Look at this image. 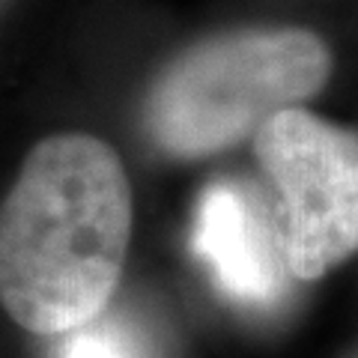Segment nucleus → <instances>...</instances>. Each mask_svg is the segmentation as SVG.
I'll return each mask as SVG.
<instances>
[{"mask_svg":"<svg viewBox=\"0 0 358 358\" xmlns=\"http://www.w3.org/2000/svg\"><path fill=\"white\" fill-rule=\"evenodd\" d=\"M131 239L117 150L84 131L42 138L0 203V305L30 334H66L110 305Z\"/></svg>","mask_w":358,"mask_h":358,"instance_id":"1","label":"nucleus"},{"mask_svg":"<svg viewBox=\"0 0 358 358\" xmlns=\"http://www.w3.org/2000/svg\"><path fill=\"white\" fill-rule=\"evenodd\" d=\"M329 72V45L310 30L218 33L164 66L143 120L159 150L200 159L248 138L278 110L317 96Z\"/></svg>","mask_w":358,"mask_h":358,"instance_id":"2","label":"nucleus"},{"mask_svg":"<svg viewBox=\"0 0 358 358\" xmlns=\"http://www.w3.org/2000/svg\"><path fill=\"white\" fill-rule=\"evenodd\" d=\"M272 185L287 272L317 281L358 251V131L305 108H284L254 131Z\"/></svg>","mask_w":358,"mask_h":358,"instance_id":"3","label":"nucleus"},{"mask_svg":"<svg viewBox=\"0 0 358 358\" xmlns=\"http://www.w3.org/2000/svg\"><path fill=\"white\" fill-rule=\"evenodd\" d=\"M194 251L215 284L242 305H275L289 275L272 203L254 185L218 179L206 185L194 212Z\"/></svg>","mask_w":358,"mask_h":358,"instance_id":"4","label":"nucleus"},{"mask_svg":"<svg viewBox=\"0 0 358 358\" xmlns=\"http://www.w3.org/2000/svg\"><path fill=\"white\" fill-rule=\"evenodd\" d=\"M60 338L57 358H141L131 334L120 322L105 320L102 313Z\"/></svg>","mask_w":358,"mask_h":358,"instance_id":"5","label":"nucleus"}]
</instances>
